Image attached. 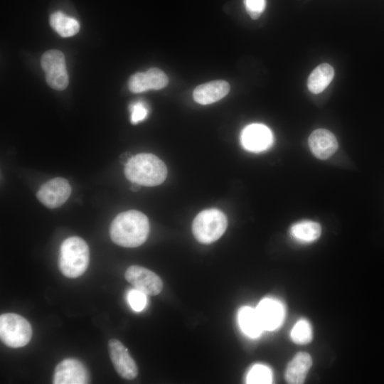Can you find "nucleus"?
Here are the masks:
<instances>
[{
  "instance_id": "25",
  "label": "nucleus",
  "mask_w": 384,
  "mask_h": 384,
  "mask_svg": "<svg viewBox=\"0 0 384 384\" xmlns=\"http://www.w3.org/2000/svg\"><path fill=\"white\" fill-rule=\"evenodd\" d=\"M146 296L143 292L134 289L128 292L127 300L132 309L139 312L143 310L146 304Z\"/></svg>"
},
{
  "instance_id": "20",
  "label": "nucleus",
  "mask_w": 384,
  "mask_h": 384,
  "mask_svg": "<svg viewBox=\"0 0 384 384\" xmlns=\"http://www.w3.org/2000/svg\"><path fill=\"white\" fill-rule=\"evenodd\" d=\"M290 336L292 340L297 344H306L312 339V329L306 319L299 320L293 326Z\"/></svg>"
},
{
  "instance_id": "29",
  "label": "nucleus",
  "mask_w": 384,
  "mask_h": 384,
  "mask_svg": "<svg viewBox=\"0 0 384 384\" xmlns=\"http://www.w3.org/2000/svg\"><path fill=\"white\" fill-rule=\"evenodd\" d=\"M141 185L138 184V183H132V186L130 187V189L132 191H137L140 189V186Z\"/></svg>"
},
{
  "instance_id": "15",
  "label": "nucleus",
  "mask_w": 384,
  "mask_h": 384,
  "mask_svg": "<svg viewBox=\"0 0 384 384\" xmlns=\"http://www.w3.org/2000/svg\"><path fill=\"white\" fill-rule=\"evenodd\" d=\"M334 76V70L331 65L328 63L320 64L308 78V89L314 94H319L327 87Z\"/></svg>"
},
{
  "instance_id": "24",
  "label": "nucleus",
  "mask_w": 384,
  "mask_h": 384,
  "mask_svg": "<svg viewBox=\"0 0 384 384\" xmlns=\"http://www.w3.org/2000/svg\"><path fill=\"white\" fill-rule=\"evenodd\" d=\"M128 87L129 90L134 93L151 90L146 72L132 75L129 80Z\"/></svg>"
},
{
  "instance_id": "27",
  "label": "nucleus",
  "mask_w": 384,
  "mask_h": 384,
  "mask_svg": "<svg viewBox=\"0 0 384 384\" xmlns=\"http://www.w3.org/2000/svg\"><path fill=\"white\" fill-rule=\"evenodd\" d=\"M246 10L252 19L258 18L265 9V0H243Z\"/></svg>"
},
{
  "instance_id": "28",
  "label": "nucleus",
  "mask_w": 384,
  "mask_h": 384,
  "mask_svg": "<svg viewBox=\"0 0 384 384\" xmlns=\"http://www.w3.org/2000/svg\"><path fill=\"white\" fill-rule=\"evenodd\" d=\"M133 156L129 152H125L121 154L119 157V161L122 164L126 165Z\"/></svg>"
},
{
  "instance_id": "6",
  "label": "nucleus",
  "mask_w": 384,
  "mask_h": 384,
  "mask_svg": "<svg viewBox=\"0 0 384 384\" xmlns=\"http://www.w3.org/2000/svg\"><path fill=\"white\" fill-rule=\"evenodd\" d=\"M125 279L134 289L147 296L159 294L163 289L161 279L154 272L139 265L129 267L124 274Z\"/></svg>"
},
{
  "instance_id": "23",
  "label": "nucleus",
  "mask_w": 384,
  "mask_h": 384,
  "mask_svg": "<svg viewBox=\"0 0 384 384\" xmlns=\"http://www.w3.org/2000/svg\"><path fill=\"white\" fill-rule=\"evenodd\" d=\"M147 75L151 90H160L166 87L169 80L166 75L160 69L152 68L149 69Z\"/></svg>"
},
{
  "instance_id": "9",
  "label": "nucleus",
  "mask_w": 384,
  "mask_h": 384,
  "mask_svg": "<svg viewBox=\"0 0 384 384\" xmlns=\"http://www.w3.org/2000/svg\"><path fill=\"white\" fill-rule=\"evenodd\" d=\"M108 346L111 361L117 373L126 380L134 379L138 375V368L127 348L115 338L109 341Z\"/></svg>"
},
{
  "instance_id": "17",
  "label": "nucleus",
  "mask_w": 384,
  "mask_h": 384,
  "mask_svg": "<svg viewBox=\"0 0 384 384\" xmlns=\"http://www.w3.org/2000/svg\"><path fill=\"white\" fill-rule=\"evenodd\" d=\"M321 228L318 223L304 220L294 223L290 228L291 235L302 242H311L318 239Z\"/></svg>"
},
{
  "instance_id": "22",
  "label": "nucleus",
  "mask_w": 384,
  "mask_h": 384,
  "mask_svg": "<svg viewBox=\"0 0 384 384\" xmlns=\"http://www.w3.org/2000/svg\"><path fill=\"white\" fill-rule=\"evenodd\" d=\"M46 80L48 85L55 90H63L65 89L69 82L66 69L46 73Z\"/></svg>"
},
{
  "instance_id": "4",
  "label": "nucleus",
  "mask_w": 384,
  "mask_h": 384,
  "mask_svg": "<svg viewBox=\"0 0 384 384\" xmlns=\"http://www.w3.org/2000/svg\"><path fill=\"white\" fill-rule=\"evenodd\" d=\"M228 225L225 215L218 209H206L194 218L192 231L195 238L201 243L210 244L218 240Z\"/></svg>"
},
{
  "instance_id": "18",
  "label": "nucleus",
  "mask_w": 384,
  "mask_h": 384,
  "mask_svg": "<svg viewBox=\"0 0 384 384\" xmlns=\"http://www.w3.org/2000/svg\"><path fill=\"white\" fill-rule=\"evenodd\" d=\"M50 24L62 37L73 36L80 29V24L76 19L67 16L61 11H56L50 15Z\"/></svg>"
},
{
  "instance_id": "13",
  "label": "nucleus",
  "mask_w": 384,
  "mask_h": 384,
  "mask_svg": "<svg viewBox=\"0 0 384 384\" xmlns=\"http://www.w3.org/2000/svg\"><path fill=\"white\" fill-rule=\"evenodd\" d=\"M230 91V85L225 80H214L197 86L193 91L195 101L209 105L224 97Z\"/></svg>"
},
{
  "instance_id": "10",
  "label": "nucleus",
  "mask_w": 384,
  "mask_h": 384,
  "mask_svg": "<svg viewBox=\"0 0 384 384\" xmlns=\"http://www.w3.org/2000/svg\"><path fill=\"white\" fill-rule=\"evenodd\" d=\"M90 383L86 367L78 360L67 358L59 363L55 369L54 384H85Z\"/></svg>"
},
{
  "instance_id": "8",
  "label": "nucleus",
  "mask_w": 384,
  "mask_h": 384,
  "mask_svg": "<svg viewBox=\"0 0 384 384\" xmlns=\"http://www.w3.org/2000/svg\"><path fill=\"white\" fill-rule=\"evenodd\" d=\"M240 142L242 147L252 152L268 149L273 143L271 130L262 124H251L242 131Z\"/></svg>"
},
{
  "instance_id": "19",
  "label": "nucleus",
  "mask_w": 384,
  "mask_h": 384,
  "mask_svg": "<svg viewBox=\"0 0 384 384\" xmlns=\"http://www.w3.org/2000/svg\"><path fill=\"white\" fill-rule=\"evenodd\" d=\"M41 64L46 73L66 69L63 53L58 50H50L41 57Z\"/></svg>"
},
{
  "instance_id": "26",
  "label": "nucleus",
  "mask_w": 384,
  "mask_h": 384,
  "mask_svg": "<svg viewBox=\"0 0 384 384\" xmlns=\"http://www.w3.org/2000/svg\"><path fill=\"white\" fill-rule=\"evenodd\" d=\"M129 110L131 112V122L133 124H136L144 120L149 112L146 105L142 101H138L130 105Z\"/></svg>"
},
{
  "instance_id": "7",
  "label": "nucleus",
  "mask_w": 384,
  "mask_h": 384,
  "mask_svg": "<svg viewBox=\"0 0 384 384\" xmlns=\"http://www.w3.org/2000/svg\"><path fill=\"white\" fill-rule=\"evenodd\" d=\"M71 190L68 180L57 177L43 184L38 191L36 197L46 207L55 208L68 200Z\"/></svg>"
},
{
  "instance_id": "12",
  "label": "nucleus",
  "mask_w": 384,
  "mask_h": 384,
  "mask_svg": "<svg viewBox=\"0 0 384 384\" xmlns=\"http://www.w3.org/2000/svg\"><path fill=\"white\" fill-rule=\"evenodd\" d=\"M312 154L319 159H327L338 149V142L334 134L325 129H318L312 132L308 139Z\"/></svg>"
},
{
  "instance_id": "11",
  "label": "nucleus",
  "mask_w": 384,
  "mask_h": 384,
  "mask_svg": "<svg viewBox=\"0 0 384 384\" xmlns=\"http://www.w3.org/2000/svg\"><path fill=\"white\" fill-rule=\"evenodd\" d=\"M264 330L273 331L279 328L284 319L285 309L279 301L265 298L255 308Z\"/></svg>"
},
{
  "instance_id": "21",
  "label": "nucleus",
  "mask_w": 384,
  "mask_h": 384,
  "mask_svg": "<svg viewBox=\"0 0 384 384\" xmlns=\"http://www.w3.org/2000/svg\"><path fill=\"white\" fill-rule=\"evenodd\" d=\"M272 382V373L266 366L256 364L249 370L246 383L250 384H268Z\"/></svg>"
},
{
  "instance_id": "1",
  "label": "nucleus",
  "mask_w": 384,
  "mask_h": 384,
  "mask_svg": "<svg viewBox=\"0 0 384 384\" xmlns=\"http://www.w3.org/2000/svg\"><path fill=\"white\" fill-rule=\"evenodd\" d=\"M149 232V223L146 215L136 210L118 214L112 220L110 234L112 240L124 247H136L142 245Z\"/></svg>"
},
{
  "instance_id": "2",
  "label": "nucleus",
  "mask_w": 384,
  "mask_h": 384,
  "mask_svg": "<svg viewBox=\"0 0 384 384\" xmlns=\"http://www.w3.org/2000/svg\"><path fill=\"white\" fill-rule=\"evenodd\" d=\"M124 174L132 183L141 186H155L165 181L167 168L156 156L141 153L133 156L125 165Z\"/></svg>"
},
{
  "instance_id": "16",
  "label": "nucleus",
  "mask_w": 384,
  "mask_h": 384,
  "mask_svg": "<svg viewBox=\"0 0 384 384\" xmlns=\"http://www.w3.org/2000/svg\"><path fill=\"white\" fill-rule=\"evenodd\" d=\"M238 320L243 333L251 338L259 336L264 331L255 309L250 306L240 309Z\"/></svg>"
},
{
  "instance_id": "14",
  "label": "nucleus",
  "mask_w": 384,
  "mask_h": 384,
  "mask_svg": "<svg viewBox=\"0 0 384 384\" xmlns=\"http://www.w3.org/2000/svg\"><path fill=\"white\" fill-rule=\"evenodd\" d=\"M311 365L309 354L304 352L297 353L287 366L285 373L287 382L291 384L304 383Z\"/></svg>"
},
{
  "instance_id": "5",
  "label": "nucleus",
  "mask_w": 384,
  "mask_h": 384,
  "mask_svg": "<svg viewBox=\"0 0 384 384\" xmlns=\"http://www.w3.org/2000/svg\"><path fill=\"white\" fill-rule=\"evenodd\" d=\"M31 337V326L24 317L14 313L0 316V338L5 345L11 348L23 347Z\"/></svg>"
},
{
  "instance_id": "3",
  "label": "nucleus",
  "mask_w": 384,
  "mask_h": 384,
  "mask_svg": "<svg viewBox=\"0 0 384 384\" xmlns=\"http://www.w3.org/2000/svg\"><path fill=\"white\" fill-rule=\"evenodd\" d=\"M90 261L89 247L80 237L65 239L59 251L58 266L62 274L68 278H76L87 270Z\"/></svg>"
}]
</instances>
